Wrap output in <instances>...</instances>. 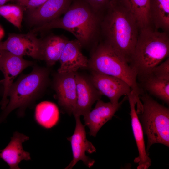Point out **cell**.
<instances>
[{
    "label": "cell",
    "instance_id": "obj_16",
    "mask_svg": "<svg viewBox=\"0 0 169 169\" xmlns=\"http://www.w3.org/2000/svg\"><path fill=\"white\" fill-rule=\"evenodd\" d=\"M72 0H47L40 7L28 10L31 24H44L60 17L69 7Z\"/></svg>",
    "mask_w": 169,
    "mask_h": 169
},
{
    "label": "cell",
    "instance_id": "obj_19",
    "mask_svg": "<svg viewBox=\"0 0 169 169\" xmlns=\"http://www.w3.org/2000/svg\"><path fill=\"white\" fill-rule=\"evenodd\" d=\"M150 11L154 29L169 33V0H150Z\"/></svg>",
    "mask_w": 169,
    "mask_h": 169
},
{
    "label": "cell",
    "instance_id": "obj_9",
    "mask_svg": "<svg viewBox=\"0 0 169 169\" xmlns=\"http://www.w3.org/2000/svg\"><path fill=\"white\" fill-rule=\"evenodd\" d=\"M76 126L73 134L67 139L71 143L73 158L65 169H72L79 161H82L90 168L95 163V161L85 155V152L91 154L96 152V149L92 143L88 140L84 126L82 123L80 116L74 117Z\"/></svg>",
    "mask_w": 169,
    "mask_h": 169
},
{
    "label": "cell",
    "instance_id": "obj_8",
    "mask_svg": "<svg viewBox=\"0 0 169 169\" xmlns=\"http://www.w3.org/2000/svg\"><path fill=\"white\" fill-rule=\"evenodd\" d=\"M75 73L57 72L53 81L58 104L62 109L70 115L73 114L77 100Z\"/></svg>",
    "mask_w": 169,
    "mask_h": 169
},
{
    "label": "cell",
    "instance_id": "obj_23",
    "mask_svg": "<svg viewBox=\"0 0 169 169\" xmlns=\"http://www.w3.org/2000/svg\"><path fill=\"white\" fill-rule=\"evenodd\" d=\"M25 9L18 4H4L0 6V15L20 29Z\"/></svg>",
    "mask_w": 169,
    "mask_h": 169
},
{
    "label": "cell",
    "instance_id": "obj_3",
    "mask_svg": "<svg viewBox=\"0 0 169 169\" xmlns=\"http://www.w3.org/2000/svg\"><path fill=\"white\" fill-rule=\"evenodd\" d=\"M129 63L141 81L151 75L153 68L169 55V33L150 26L140 29Z\"/></svg>",
    "mask_w": 169,
    "mask_h": 169
},
{
    "label": "cell",
    "instance_id": "obj_29",
    "mask_svg": "<svg viewBox=\"0 0 169 169\" xmlns=\"http://www.w3.org/2000/svg\"><path fill=\"white\" fill-rule=\"evenodd\" d=\"M3 50L2 47V42L0 41V51Z\"/></svg>",
    "mask_w": 169,
    "mask_h": 169
},
{
    "label": "cell",
    "instance_id": "obj_5",
    "mask_svg": "<svg viewBox=\"0 0 169 169\" xmlns=\"http://www.w3.org/2000/svg\"><path fill=\"white\" fill-rule=\"evenodd\" d=\"M49 72L47 68L35 67L30 73L21 75L13 82L8 94V103L0 116V122L15 109L18 108L22 114L41 95L49 83Z\"/></svg>",
    "mask_w": 169,
    "mask_h": 169
},
{
    "label": "cell",
    "instance_id": "obj_17",
    "mask_svg": "<svg viewBox=\"0 0 169 169\" xmlns=\"http://www.w3.org/2000/svg\"><path fill=\"white\" fill-rule=\"evenodd\" d=\"M29 137L23 134L15 132L6 147L0 150V158L3 159L11 169H20L18 164L23 160L31 159L30 153L23 149V143Z\"/></svg>",
    "mask_w": 169,
    "mask_h": 169
},
{
    "label": "cell",
    "instance_id": "obj_26",
    "mask_svg": "<svg viewBox=\"0 0 169 169\" xmlns=\"http://www.w3.org/2000/svg\"><path fill=\"white\" fill-rule=\"evenodd\" d=\"M47 0H17L18 4L28 10L37 8Z\"/></svg>",
    "mask_w": 169,
    "mask_h": 169
},
{
    "label": "cell",
    "instance_id": "obj_14",
    "mask_svg": "<svg viewBox=\"0 0 169 169\" xmlns=\"http://www.w3.org/2000/svg\"><path fill=\"white\" fill-rule=\"evenodd\" d=\"M82 46L77 39L68 40L61 53L57 72L74 73L79 69H88L89 59L82 52Z\"/></svg>",
    "mask_w": 169,
    "mask_h": 169
},
{
    "label": "cell",
    "instance_id": "obj_10",
    "mask_svg": "<svg viewBox=\"0 0 169 169\" xmlns=\"http://www.w3.org/2000/svg\"><path fill=\"white\" fill-rule=\"evenodd\" d=\"M41 39L34 33L9 34L6 40L2 42L3 50L18 56H30L41 60Z\"/></svg>",
    "mask_w": 169,
    "mask_h": 169
},
{
    "label": "cell",
    "instance_id": "obj_2",
    "mask_svg": "<svg viewBox=\"0 0 169 169\" xmlns=\"http://www.w3.org/2000/svg\"><path fill=\"white\" fill-rule=\"evenodd\" d=\"M139 30L133 16L119 0H114L102 13L100 41L111 47L129 64Z\"/></svg>",
    "mask_w": 169,
    "mask_h": 169
},
{
    "label": "cell",
    "instance_id": "obj_22",
    "mask_svg": "<svg viewBox=\"0 0 169 169\" xmlns=\"http://www.w3.org/2000/svg\"><path fill=\"white\" fill-rule=\"evenodd\" d=\"M140 82L142 89L169 105V80L159 78L151 74Z\"/></svg>",
    "mask_w": 169,
    "mask_h": 169
},
{
    "label": "cell",
    "instance_id": "obj_25",
    "mask_svg": "<svg viewBox=\"0 0 169 169\" xmlns=\"http://www.w3.org/2000/svg\"><path fill=\"white\" fill-rule=\"evenodd\" d=\"M96 13H102L114 0H85Z\"/></svg>",
    "mask_w": 169,
    "mask_h": 169
},
{
    "label": "cell",
    "instance_id": "obj_21",
    "mask_svg": "<svg viewBox=\"0 0 169 169\" xmlns=\"http://www.w3.org/2000/svg\"><path fill=\"white\" fill-rule=\"evenodd\" d=\"M35 118L42 126L50 128L56 125L59 119V111L57 105L48 101L42 102L36 106Z\"/></svg>",
    "mask_w": 169,
    "mask_h": 169
},
{
    "label": "cell",
    "instance_id": "obj_13",
    "mask_svg": "<svg viewBox=\"0 0 169 169\" xmlns=\"http://www.w3.org/2000/svg\"><path fill=\"white\" fill-rule=\"evenodd\" d=\"M127 99L125 96L117 104L110 102H104L99 100L97 101L94 108L84 116L85 125L90 130V136L95 137L101 127L110 120L123 103Z\"/></svg>",
    "mask_w": 169,
    "mask_h": 169
},
{
    "label": "cell",
    "instance_id": "obj_24",
    "mask_svg": "<svg viewBox=\"0 0 169 169\" xmlns=\"http://www.w3.org/2000/svg\"><path fill=\"white\" fill-rule=\"evenodd\" d=\"M151 74L158 78L169 80V58L155 67Z\"/></svg>",
    "mask_w": 169,
    "mask_h": 169
},
{
    "label": "cell",
    "instance_id": "obj_30",
    "mask_svg": "<svg viewBox=\"0 0 169 169\" xmlns=\"http://www.w3.org/2000/svg\"><path fill=\"white\" fill-rule=\"evenodd\" d=\"M9 0V1H12V0H16V1L17 0Z\"/></svg>",
    "mask_w": 169,
    "mask_h": 169
},
{
    "label": "cell",
    "instance_id": "obj_12",
    "mask_svg": "<svg viewBox=\"0 0 169 169\" xmlns=\"http://www.w3.org/2000/svg\"><path fill=\"white\" fill-rule=\"evenodd\" d=\"M89 76L93 84L102 95L108 97L110 102L117 104L122 96L127 95L132 90L130 85L115 77L93 71Z\"/></svg>",
    "mask_w": 169,
    "mask_h": 169
},
{
    "label": "cell",
    "instance_id": "obj_27",
    "mask_svg": "<svg viewBox=\"0 0 169 169\" xmlns=\"http://www.w3.org/2000/svg\"><path fill=\"white\" fill-rule=\"evenodd\" d=\"M4 31L3 28L0 26V40L4 36Z\"/></svg>",
    "mask_w": 169,
    "mask_h": 169
},
{
    "label": "cell",
    "instance_id": "obj_7",
    "mask_svg": "<svg viewBox=\"0 0 169 169\" xmlns=\"http://www.w3.org/2000/svg\"><path fill=\"white\" fill-rule=\"evenodd\" d=\"M33 65L32 61L23 59V57L5 50L0 51V70L4 76V79L0 82L3 87L0 102L2 109L4 110L8 103V94L14 80L23 70Z\"/></svg>",
    "mask_w": 169,
    "mask_h": 169
},
{
    "label": "cell",
    "instance_id": "obj_18",
    "mask_svg": "<svg viewBox=\"0 0 169 169\" xmlns=\"http://www.w3.org/2000/svg\"><path fill=\"white\" fill-rule=\"evenodd\" d=\"M67 38L63 35L51 34L41 40V60H44L50 67L59 61Z\"/></svg>",
    "mask_w": 169,
    "mask_h": 169
},
{
    "label": "cell",
    "instance_id": "obj_15",
    "mask_svg": "<svg viewBox=\"0 0 169 169\" xmlns=\"http://www.w3.org/2000/svg\"><path fill=\"white\" fill-rule=\"evenodd\" d=\"M127 96L130 105L133 132L139 153L138 156L135 158L134 161L138 164L137 169H147L151 166V162L146 151L143 129L135 109L136 99L132 90Z\"/></svg>",
    "mask_w": 169,
    "mask_h": 169
},
{
    "label": "cell",
    "instance_id": "obj_6",
    "mask_svg": "<svg viewBox=\"0 0 169 169\" xmlns=\"http://www.w3.org/2000/svg\"><path fill=\"white\" fill-rule=\"evenodd\" d=\"M143 102L139 114L143 131L147 137L146 151L151 146L161 143L169 146V109L159 104L147 93L140 96Z\"/></svg>",
    "mask_w": 169,
    "mask_h": 169
},
{
    "label": "cell",
    "instance_id": "obj_4",
    "mask_svg": "<svg viewBox=\"0 0 169 169\" xmlns=\"http://www.w3.org/2000/svg\"><path fill=\"white\" fill-rule=\"evenodd\" d=\"M88 69L118 78L127 83L135 96L137 107L142 105L140 96L144 92L137 82V75L128 63L109 45L100 41L91 51Z\"/></svg>",
    "mask_w": 169,
    "mask_h": 169
},
{
    "label": "cell",
    "instance_id": "obj_1",
    "mask_svg": "<svg viewBox=\"0 0 169 169\" xmlns=\"http://www.w3.org/2000/svg\"><path fill=\"white\" fill-rule=\"evenodd\" d=\"M101 15L96 12L85 0H72L62 16L38 26L30 32L63 29L73 34L82 48L91 51L100 41Z\"/></svg>",
    "mask_w": 169,
    "mask_h": 169
},
{
    "label": "cell",
    "instance_id": "obj_11",
    "mask_svg": "<svg viewBox=\"0 0 169 169\" xmlns=\"http://www.w3.org/2000/svg\"><path fill=\"white\" fill-rule=\"evenodd\" d=\"M77 100L73 112L74 116H84L91 109L93 104L102 95L95 86L89 76L75 73Z\"/></svg>",
    "mask_w": 169,
    "mask_h": 169
},
{
    "label": "cell",
    "instance_id": "obj_20",
    "mask_svg": "<svg viewBox=\"0 0 169 169\" xmlns=\"http://www.w3.org/2000/svg\"><path fill=\"white\" fill-rule=\"evenodd\" d=\"M119 1L134 17L139 29L150 26V0Z\"/></svg>",
    "mask_w": 169,
    "mask_h": 169
},
{
    "label": "cell",
    "instance_id": "obj_28",
    "mask_svg": "<svg viewBox=\"0 0 169 169\" xmlns=\"http://www.w3.org/2000/svg\"><path fill=\"white\" fill-rule=\"evenodd\" d=\"M9 0H0V6L5 4Z\"/></svg>",
    "mask_w": 169,
    "mask_h": 169
}]
</instances>
